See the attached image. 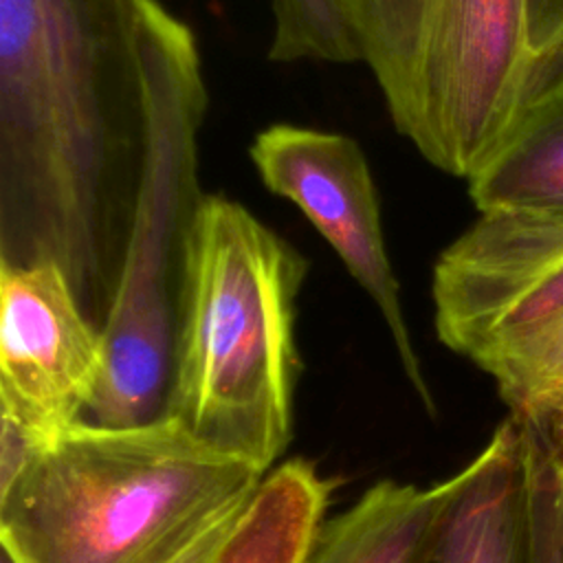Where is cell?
Here are the masks:
<instances>
[{
	"instance_id": "cell-1",
	"label": "cell",
	"mask_w": 563,
	"mask_h": 563,
	"mask_svg": "<svg viewBox=\"0 0 563 563\" xmlns=\"http://www.w3.org/2000/svg\"><path fill=\"white\" fill-rule=\"evenodd\" d=\"M143 0H0V264L108 314L145 147Z\"/></svg>"
},
{
	"instance_id": "cell-2",
	"label": "cell",
	"mask_w": 563,
	"mask_h": 563,
	"mask_svg": "<svg viewBox=\"0 0 563 563\" xmlns=\"http://www.w3.org/2000/svg\"><path fill=\"white\" fill-rule=\"evenodd\" d=\"M266 473L172 416L139 427L81 418L0 477V550L15 563H174Z\"/></svg>"
},
{
	"instance_id": "cell-3",
	"label": "cell",
	"mask_w": 563,
	"mask_h": 563,
	"mask_svg": "<svg viewBox=\"0 0 563 563\" xmlns=\"http://www.w3.org/2000/svg\"><path fill=\"white\" fill-rule=\"evenodd\" d=\"M308 264L238 200L205 194L183 264L167 416L271 471L290 438Z\"/></svg>"
},
{
	"instance_id": "cell-4",
	"label": "cell",
	"mask_w": 563,
	"mask_h": 563,
	"mask_svg": "<svg viewBox=\"0 0 563 563\" xmlns=\"http://www.w3.org/2000/svg\"><path fill=\"white\" fill-rule=\"evenodd\" d=\"M145 147L117 288L101 325V369L84 420L167 418L187 235L200 207L198 136L207 86L194 31L158 0L141 4Z\"/></svg>"
},
{
	"instance_id": "cell-5",
	"label": "cell",
	"mask_w": 563,
	"mask_h": 563,
	"mask_svg": "<svg viewBox=\"0 0 563 563\" xmlns=\"http://www.w3.org/2000/svg\"><path fill=\"white\" fill-rule=\"evenodd\" d=\"M341 2L398 134L468 180L521 110L528 0Z\"/></svg>"
},
{
	"instance_id": "cell-6",
	"label": "cell",
	"mask_w": 563,
	"mask_h": 563,
	"mask_svg": "<svg viewBox=\"0 0 563 563\" xmlns=\"http://www.w3.org/2000/svg\"><path fill=\"white\" fill-rule=\"evenodd\" d=\"M438 339L484 369L510 416L563 435V209H495L435 260Z\"/></svg>"
},
{
	"instance_id": "cell-7",
	"label": "cell",
	"mask_w": 563,
	"mask_h": 563,
	"mask_svg": "<svg viewBox=\"0 0 563 563\" xmlns=\"http://www.w3.org/2000/svg\"><path fill=\"white\" fill-rule=\"evenodd\" d=\"M409 563H563V444L508 416L455 475Z\"/></svg>"
},
{
	"instance_id": "cell-8",
	"label": "cell",
	"mask_w": 563,
	"mask_h": 563,
	"mask_svg": "<svg viewBox=\"0 0 563 563\" xmlns=\"http://www.w3.org/2000/svg\"><path fill=\"white\" fill-rule=\"evenodd\" d=\"M249 156L266 189L290 200L308 218L374 301L407 380L433 411L387 255L378 191L361 145L339 132L275 123L257 132Z\"/></svg>"
},
{
	"instance_id": "cell-9",
	"label": "cell",
	"mask_w": 563,
	"mask_h": 563,
	"mask_svg": "<svg viewBox=\"0 0 563 563\" xmlns=\"http://www.w3.org/2000/svg\"><path fill=\"white\" fill-rule=\"evenodd\" d=\"M101 328L55 262L0 264V409L33 442L86 413Z\"/></svg>"
},
{
	"instance_id": "cell-10",
	"label": "cell",
	"mask_w": 563,
	"mask_h": 563,
	"mask_svg": "<svg viewBox=\"0 0 563 563\" xmlns=\"http://www.w3.org/2000/svg\"><path fill=\"white\" fill-rule=\"evenodd\" d=\"M332 482L308 460L273 466L235 515L209 563H306Z\"/></svg>"
},
{
	"instance_id": "cell-11",
	"label": "cell",
	"mask_w": 563,
	"mask_h": 563,
	"mask_svg": "<svg viewBox=\"0 0 563 563\" xmlns=\"http://www.w3.org/2000/svg\"><path fill=\"white\" fill-rule=\"evenodd\" d=\"M466 183L477 211L563 209V86L526 103Z\"/></svg>"
},
{
	"instance_id": "cell-12",
	"label": "cell",
	"mask_w": 563,
	"mask_h": 563,
	"mask_svg": "<svg viewBox=\"0 0 563 563\" xmlns=\"http://www.w3.org/2000/svg\"><path fill=\"white\" fill-rule=\"evenodd\" d=\"M442 495L444 482L422 488L383 479L323 521L306 563H409Z\"/></svg>"
},
{
	"instance_id": "cell-13",
	"label": "cell",
	"mask_w": 563,
	"mask_h": 563,
	"mask_svg": "<svg viewBox=\"0 0 563 563\" xmlns=\"http://www.w3.org/2000/svg\"><path fill=\"white\" fill-rule=\"evenodd\" d=\"M275 33L268 57L277 62H363L341 0H273Z\"/></svg>"
},
{
	"instance_id": "cell-14",
	"label": "cell",
	"mask_w": 563,
	"mask_h": 563,
	"mask_svg": "<svg viewBox=\"0 0 563 563\" xmlns=\"http://www.w3.org/2000/svg\"><path fill=\"white\" fill-rule=\"evenodd\" d=\"M559 86H563V35L543 53L532 57L523 81L521 108Z\"/></svg>"
},
{
	"instance_id": "cell-15",
	"label": "cell",
	"mask_w": 563,
	"mask_h": 563,
	"mask_svg": "<svg viewBox=\"0 0 563 563\" xmlns=\"http://www.w3.org/2000/svg\"><path fill=\"white\" fill-rule=\"evenodd\" d=\"M563 35V0H528V44L532 57Z\"/></svg>"
},
{
	"instance_id": "cell-16",
	"label": "cell",
	"mask_w": 563,
	"mask_h": 563,
	"mask_svg": "<svg viewBox=\"0 0 563 563\" xmlns=\"http://www.w3.org/2000/svg\"><path fill=\"white\" fill-rule=\"evenodd\" d=\"M238 512H240V510H238ZM238 512H233V515H229L227 519H222V521H218L216 526H211V528H209L202 537H198L174 563H209L211 554H213L216 548L220 545L222 537L227 534V530H229V526L233 523V519H235Z\"/></svg>"
},
{
	"instance_id": "cell-17",
	"label": "cell",
	"mask_w": 563,
	"mask_h": 563,
	"mask_svg": "<svg viewBox=\"0 0 563 563\" xmlns=\"http://www.w3.org/2000/svg\"><path fill=\"white\" fill-rule=\"evenodd\" d=\"M0 552H2V556H0V563H15V561H13V559H11V556H9L4 550H0Z\"/></svg>"
}]
</instances>
